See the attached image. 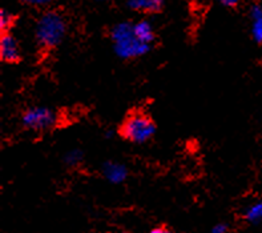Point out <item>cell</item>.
<instances>
[{
  "instance_id": "cell-17",
  "label": "cell",
  "mask_w": 262,
  "mask_h": 233,
  "mask_svg": "<svg viewBox=\"0 0 262 233\" xmlns=\"http://www.w3.org/2000/svg\"><path fill=\"white\" fill-rule=\"evenodd\" d=\"M155 2H156V3L159 4V6H161V7H163V4H164V0H155Z\"/></svg>"
},
{
  "instance_id": "cell-3",
  "label": "cell",
  "mask_w": 262,
  "mask_h": 233,
  "mask_svg": "<svg viewBox=\"0 0 262 233\" xmlns=\"http://www.w3.org/2000/svg\"><path fill=\"white\" fill-rule=\"evenodd\" d=\"M157 125L149 115L144 112H130L120 124L119 135L133 144H145L156 135Z\"/></svg>"
},
{
  "instance_id": "cell-13",
  "label": "cell",
  "mask_w": 262,
  "mask_h": 233,
  "mask_svg": "<svg viewBox=\"0 0 262 233\" xmlns=\"http://www.w3.org/2000/svg\"><path fill=\"white\" fill-rule=\"evenodd\" d=\"M23 4H27V6H32V7H37V6H47V4L52 3L55 0H20Z\"/></svg>"
},
{
  "instance_id": "cell-1",
  "label": "cell",
  "mask_w": 262,
  "mask_h": 233,
  "mask_svg": "<svg viewBox=\"0 0 262 233\" xmlns=\"http://www.w3.org/2000/svg\"><path fill=\"white\" fill-rule=\"evenodd\" d=\"M113 51L120 59L133 60L145 56L150 51V44L143 43L133 32V24L129 22H120L110 31Z\"/></svg>"
},
{
  "instance_id": "cell-18",
  "label": "cell",
  "mask_w": 262,
  "mask_h": 233,
  "mask_svg": "<svg viewBox=\"0 0 262 233\" xmlns=\"http://www.w3.org/2000/svg\"><path fill=\"white\" fill-rule=\"evenodd\" d=\"M96 2H106V0H96Z\"/></svg>"
},
{
  "instance_id": "cell-11",
  "label": "cell",
  "mask_w": 262,
  "mask_h": 233,
  "mask_svg": "<svg viewBox=\"0 0 262 233\" xmlns=\"http://www.w3.org/2000/svg\"><path fill=\"white\" fill-rule=\"evenodd\" d=\"M84 161V152L81 150H71L63 156L64 165L68 168H76Z\"/></svg>"
},
{
  "instance_id": "cell-15",
  "label": "cell",
  "mask_w": 262,
  "mask_h": 233,
  "mask_svg": "<svg viewBox=\"0 0 262 233\" xmlns=\"http://www.w3.org/2000/svg\"><path fill=\"white\" fill-rule=\"evenodd\" d=\"M219 2L225 7H236L239 3V0H219Z\"/></svg>"
},
{
  "instance_id": "cell-16",
  "label": "cell",
  "mask_w": 262,
  "mask_h": 233,
  "mask_svg": "<svg viewBox=\"0 0 262 233\" xmlns=\"http://www.w3.org/2000/svg\"><path fill=\"white\" fill-rule=\"evenodd\" d=\"M152 233H165V232H169V230L166 229V226H163V228H153L150 229Z\"/></svg>"
},
{
  "instance_id": "cell-9",
  "label": "cell",
  "mask_w": 262,
  "mask_h": 233,
  "mask_svg": "<svg viewBox=\"0 0 262 233\" xmlns=\"http://www.w3.org/2000/svg\"><path fill=\"white\" fill-rule=\"evenodd\" d=\"M126 6L128 8L137 12H145V13H156L161 11L163 7L155 2V0H126Z\"/></svg>"
},
{
  "instance_id": "cell-5",
  "label": "cell",
  "mask_w": 262,
  "mask_h": 233,
  "mask_svg": "<svg viewBox=\"0 0 262 233\" xmlns=\"http://www.w3.org/2000/svg\"><path fill=\"white\" fill-rule=\"evenodd\" d=\"M23 55L19 41L11 32L2 33L0 37V60L7 64H17L21 61Z\"/></svg>"
},
{
  "instance_id": "cell-4",
  "label": "cell",
  "mask_w": 262,
  "mask_h": 233,
  "mask_svg": "<svg viewBox=\"0 0 262 233\" xmlns=\"http://www.w3.org/2000/svg\"><path fill=\"white\" fill-rule=\"evenodd\" d=\"M57 123L56 112L48 107H32L21 115V124L26 130L41 132L51 130Z\"/></svg>"
},
{
  "instance_id": "cell-12",
  "label": "cell",
  "mask_w": 262,
  "mask_h": 233,
  "mask_svg": "<svg viewBox=\"0 0 262 233\" xmlns=\"http://www.w3.org/2000/svg\"><path fill=\"white\" fill-rule=\"evenodd\" d=\"M15 23V16L6 10H0V31L2 33L10 32Z\"/></svg>"
},
{
  "instance_id": "cell-14",
  "label": "cell",
  "mask_w": 262,
  "mask_h": 233,
  "mask_svg": "<svg viewBox=\"0 0 262 233\" xmlns=\"http://www.w3.org/2000/svg\"><path fill=\"white\" fill-rule=\"evenodd\" d=\"M230 229L229 224L226 223H219L212 228V232L213 233H226L228 230Z\"/></svg>"
},
{
  "instance_id": "cell-6",
  "label": "cell",
  "mask_w": 262,
  "mask_h": 233,
  "mask_svg": "<svg viewBox=\"0 0 262 233\" xmlns=\"http://www.w3.org/2000/svg\"><path fill=\"white\" fill-rule=\"evenodd\" d=\"M101 175L108 183L121 184L128 179L129 171L125 164L115 161V160H108L101 165Z\"/></svg>"
},
{
  "instance_id": "cell-10",
  "label": "cell",
  "mask_w": 262,
  "mask_h": 233,
  "mask_svg": "<svg viewBox=\"0 0 262 233\" xmlns=\"http://www.w3.org/2000/svg\"><path fill=\"white\" fill-rule=\"evenodd\" d=\"M244 219L249 224L262 223V201L252 204L244 213Z\"/></svg>"
},
{
  "instance_id": "cell-8",
  "label": "cell",
  "mask_w": 262,
  "mask_h": 233,
  "mask_svg": "<svg viewBox=\"0 0 262 233\" xmlns=\"http://www.w3.org/2000/svg\"><path fill=\"white\" fill-rule=\"evenodd\" d=\"M133 32H135V35H136V37L140 41L150 44V46H152V43L156 39L155 31L152 28V24L145 19L139 20L137 23L133 24Z\"/></svg>"
},
{
  "instance_id": "cell-2",
  "label": "cell",
  "mask_w": 262,
  "mask_h": 233,
  "mask_svg": "<svg viewBox=\"0 0 262 233\" xmlns=\"http://www.w3.org/2000/svg\"><path fill=\"white\" fill-rule=\"evenodd\" d=\"M66 17L57 11H48L40 15L35 26V37L36 43L41 50H55L63 43L67 35Z\"/></svg>"
},
{
  "instance_id": "cell-7",
  "label": "cell",
  "mask_w": 262,
  "mask_h": 233,
  "mask_svg": "<svg viewBox=\"0 0 262 233\" xmlns=\"http://www.w3.org/2000/svg\"><path fill=\"white\" fill-rule=\"evenodd\" d=\"M252 19V37L256 43L262 44V6L253 4L249 11Z\"/></svg>"
}]
</instances>
